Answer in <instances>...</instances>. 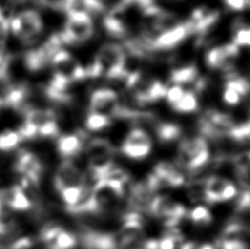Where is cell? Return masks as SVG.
Masks as SVG:
<instances>
[{
	"mask_svg": "<svg viewBox=\"0 0 250 249\" xmlns=\"http://www.w3.org/2000/svg\"><path fill=\"white\" fill-rule=\"evenodd\" d=\"M126 53L124 47L117 43L104 44L98 51L92 64L86 68L88 77L105 76L111 79L127 77Z\"/></svg>",
	"mask_w": 250,
	"mask_h": 249,
	"instance_id": "obj_1",
	"label": "cell"
},
{
	"mask_svg": "<svg viewBox=\"0 0 250 249\" xmlns=\"http://www.w3.org/2000/svg\"><path fill=\"white\" fill-rule=\"evenodd\" d=\"M88 168L96 181L104 179L114 165L115 147L109 140L97 137L86 146Z\"/></svg>",
	"mask_w": 250,
	"mask_h": 249,
	"instance_id": "obj_2",
	"label": "cell"
},
{
	"mask_svg": "<svg viewBox=\"0 0 250 249\" xmlns=\"http://www.w3.org/2000/svg\"><path fill=\"white\" fill-rule=\"evenodd\" d=\"M209 161V148L203 136H194L184 140L179 146L178 165L186 170L196 172Z\"/></svg>",
	"mask_w": 250,
	"mask_h": 249,
	"instance_id": "obj_3",
	"label": "cell"
},
{
	"mask_svg": "<svg viewBox=\"0 0 250 249\" xmlns=\"http://www.w3.org/2000/svg\"><path fill=\"white\" fill-rule=\"evenodd\" d=\"M9 31L24 43H32L43 31V20L35 10H24L13 16Z\"/></svg>",
	"mask_w": 250,
	"mask_h": 249,
	"instance_id": "obj_4",
	"label": "cell"
},
{
	"mask_svg": "<svg viewBox=\"0 0 250 249\" xmlns=\"http://www.w3.org/2000/svg\"><path fill=\"white\" fill-rule=\"evenodd\" d=\"M95 33L91 16L82 12L67 13L64 31L61 33L64 43H83L90 40Z\"/></svg>",
	"mask_w": 250,
	"mask_h": 249,
	"instance_id": "obj_5",
	"label": "cell"
},
{
	"mask_svg": "<svg viewBox=\"0 0 250 249\" xmlns=\"http://www.w3.org/2000/svg\"><path fill=\"white\" fill-rule=\"evenodd\" d=\"M148 211L151 215L163 219L168 228H175L187 215L186 208L182 204L166 195H157L151 199Z\"/></svg>",
	"mask_w": 250,
	"mask_h": 249,
	"instance_id": "obj_6",
	"label": "cell"
},
{
	"mask_svg": "<svg viewBox=\"0 0 250 249\" xmlns=\"http://www.w3.org/2000/svg\"><path fill=\"white\" fill-rule=\"evenodd\" d=\"M51 64L54 69V75L66 79L70 83L88 77L86 68L83 67L69 52L62 48L52 57Z\"/></svg>",
	"mask_w": 250,
	"mask_h": 249,
	"instance_id": "obj_7",
	"label": "cell"
},
{
	"mask_svg": "<svg viewBox=\"0 0 250 249\" xmlns=\"http://www.w3.org/2000/svg\"><path fill=\"white\" fill-rule=\"evenodd\" d=\"M234 126V120L229 114L216 110L208 111L200 120V128L203 133V137L221 139V137L229 136L230 130Z\"/></svg>",
	"mask_w": 250,
	"mask_h": 249,
	"instance_id": "obj_8",
	"label": "cell"
},
{
	"mask_svg": "<svg viewBox=\"0 0 250 249\" xmlns=\"http://www.w3.org/2000/svg\"><path fill=\"white\" fill-rule=\"evenodd\" d=\"M121 109L118 93L112 89L101 88L93 91L89 100V112L98 113L111 120L117 118Z\"/></svg>",
	"mask_w": 250,
	"mask_h": 249,
	"instance_id": "obj_9",
	"label": "cell"
},
{
	"mask_svg": "<svg viewBox=\"0 0 250 249\" xmlns=\"http://www.w3.org/2000/svg\"><path fill=\"white\" fill-rule=\"evenodd\" d=\"M151 139L148 133L140 127L132 128L122 143L121 152L132 159H143L151 152Z\"/></svg>",
	"mask_w": 250,
	"mask_h": 249,
	"instance_id": "obj_10",
	"label": "cell"
},
{
	"mask_svg": "<svg viewBox=\"0 0 250 249\" xmlns=\"http://www.w3.org/2000/svg\"><path fill=\"white\" fill-rule=\"evenodd\" d=\"M192 34L190 24L187 22H181L175 28L165 31L163 33L156 35L148 43H146V50L151 51H167L175 48L185 41Z\"/></svg>",
	"mask_w": 250,
	"mask_h": 249,
	"instance_id": "obj_11",
	"label": "cell"
},
{
	"mask_svg": "<svg viewBox=\"0 0 250 249\" xmlns=\"http://www.w3.org/2000/svg\"><path fill=\"white\" fill-rule=\"evenodd\" d=\"M237 195V188L226 178L211 176L204 182L203 197L208 203H220L229 201Z\"/></svg>",
	"mask_w": 250,
	"mask_h": 249,
	"instance_id": "obj_12",
	"label": "cell"
},
{
	"mask_svg": "<svg viewBox=\"0 0 250 249\" xmlns=\"http://www.w3.org/2000/svg\"><path fill=\"white\" fill-rule=\"evenodd\" d=\"M54 186L59 192L73 188H83L86 180L82 170L70 159H65L57 167L54 175Z\"/></svg>",
	"mask_w": 250,
	"mask_h": 249,
	"instance_id": "obj_13",
	"label": "cell"
},
{
	"mask_svg": "<svg viewBox=\"0 0 250 249\" xmlns=\"http://www.w3.org/2000/svg\"><path fill=\"white\" fill-rule=\"evenodd\" d=\"M239 56V47L234 43L213 47L205 55V62L212 69L229 70L233 68Z\"/></svg>",
	"mask_w": 250,
	"mask_h": 249,
	"instance_id": "obj_14",
	"label": "cell"
},
{
	"mask_svg": "<svg viewBox=\"0 0 250 249\" xmlns=\"http://www.w3.org/2000/svg\"><path fill=\"white\" fill-rule=\"evenodd\" d=\"M15 168L22 176V179L28 180L35 186L39 185L43 172V165L37 155L30 152L21 153L18 156Z\"/></svg>",
	"mask_w": 250,
	"mask_h": 249,
	"instance_id": "obj_15",
	"label": "cell"
},
{
	"mask_svg": "<svg viewBox=\"0 0 250 249\" xmlns=\"http://www.w3.org/2000/svg\"><path fill=\"white\" fill-rule=\"evenodd\" d=\"M82 243L84 249H120L123 248L119 235L87 232L83 235Z\"/></svg>",
	"mask_w": 250,
	"mask_h": 249,
	"instance_id": "obj_16",
	"label": "cell"
},
{
	"mask_svg": "<svg viewBox=\"0 0 250 249\" xmlns=\"http://www.w3.org/2000/svg\"><path fill=\"white\" fill-rule=\"evenodd\" d=\"M220 12L213 9H208L205 7H200L192 12L191 19L188 21L190 24L192 33L204 34L216 23Z\"/></svg>",
	"mask_w": 250,
	"mask_h": 249,
	"instance_id": "obj_17",
	"label": "cell"
},
{
	"mask_svg": "<svg viewBox=\"0 0 250 249\" xmlns=\"http://www.w3.org/2000/svg\"><path fill=\"white\" fill-rule=\"evenodd\" d=\"M0 200L3 204L16 211H26L32 208V201L26 194L25 190L22 189L20 186H13L3 190L0 193Z\"/></svg>",
	"mask_w": 250,
	"mask_h": 249,
	"instance_id": "obj_18",
	"label": "cell"
},
{
	"mask_svg": "<svg viewBox=\"0 0 250 249\" xmlns=\"http://www.w3.org/2000/svg\"><path fill=\"white\" fill-rule=\"evenodd\" d=\"M83 146V136L80 133L75 134H66L59 137L57 141V150L61 156L65 159H69L82 152Z\"/></svg>",
	"mask_w": 250,
	"mask_h": 249,
	"instance_id": "obj_19",
	"label": "cell"
},
{
	"mask_svg": "<svg viewBox=\"0 0 250 249\" xmlns=\"http://www.w3.org/2000/svg\"><path fill=\"white\" fill-rule=\"evenodd\" d=\"M199 72L194 65H184L171 70L170 83L173 86L184 88L187 84H194L199 81Z\"/></svg>",
	"mask_w": 250,
	"mask_h": 249,
	"instance_id": "obj_20",
	"label": "cell"
},
{
	"mask_svg": "<svg viewBox=\"0 0 250 249\" xmlns=\"http://www.w3.org/2000/svg\"><path fill=\"white\" fill-rule=\"evenodd\" d=\"M155 131L158 140L163 143H170L181 135V128L173 123H158Z\"/></svg>",
	"mask_w": 250,
	"mask_h": 249,
	"instance_id": "obj_21",
	"label": "cell"
},
{
	"mask_svg": "<svg viewBox=\"0 0 250 249\" xmlns=\"http://www.w3.org/2000/svg\"><path fill=\"white\" fill-rule=\"evenodd\" d=\"M171 106L173 110L180 113L194 112L199 108V100L198 97H196V93L192 91H186L181 99Z\"/></svg>",
	"mask_w": 250,
	"mask_h": 249,
	"instance_id": "obj_22",
	"label": "cell"
},
{
	"mask_svg": "<svg viewBox=\"0 0 250 249\" xmlns=\"http://www.w3.org/2000/svg\"><path fill=\"white\" fill-rule=\"evenodd\" d=\"M22 141L20 133L15 130H6L0 133V150L8 152L16 148Z\"/></svg>",
	"mask_w": 250,
	"mask_h": 249,
	"instance_id": "obj_23",
	"label": "cell"
},
{
	"mask_svg": "<svg viewBox=\"0 0 250 249\" xmlns=\"http://www.w3.org/2000/svg\"><path fill=\"white\" fill-rule=\"evenodd\" d=\"M111 121L112 120L108 117H104V115L89 112L86 120H84V125H86L87 130L96 132L104 130L105 127H109Z\"/></svg>",
	"mask_w": 250,
	"mask_h": 249,
	"instance_id": "obj_24",
	"label": "cell"
},
{
	"mask_svg": "<svg viewBox=\"0 0 250 249\" xmlns=\"http://www.w3.org/2000/svg\"><path fill=\"white\" fill-rule=\"evenodd\" d=\"M76 244H77V239L74 235L62 229L48 245H50V249H73Z\"/></svg>",
	"mask_w": 250,
	"mask_h": 249,
	"instance_id": "obj_25",
	"label": "cell"
},
{
	"mask_svg": "<svg viewBox=\"0 0 250 249\" xmlns=\"http://www.w3.org/2000/svg\"><path fill=\"white\" fill-rule=\"evenodd\" d=\"M190 220L193 222L195 225L199 226H207L212 223V214L208 208L199 206L191 210L189 213Z\"/></svg>",
	"mask_w": 250,
	"mask_h": 249,
	"instance_id": "obj_26",
	"label": "cell"
},
{
	"mask_svg": "<svg viewBox=\"0 0 250 249\" xmlns=\"http://www.w3.org/2000/svg\"><path fill=\"white\" fill-rule=\"evenodd\" d=\"M233 43L239 48L250 47V26H248V28H240L236 31Z\"/></svg>",
	"mask_w": 250,
	"mask_h": 249,
	"instance_id": "obj_27",
	"label": "cell"
},
{
	"mask_svg": "<svg viewBox=\"0 0 250 249\" xmlns=\"http://www.w3.org/2000/svg\"><path fill=\"white\" fill-rule=\"evenodd\" d=\"M223 100H224V102L227 104L236 105L243 100V97L240 96L235 89L230 88L229 86H225L224 92H223Z\"/></svg>",
	"mask_w": 250,
	"mask_h": 249,
	"instance_id": "obj_28",
	"label": "cell"
},
{
	"mask_svg": "<svg viewBox=\"0 0 250 249\" xmlns=\"http://www.w3.org/2000/svg\"><path fill=\"white\" fill-rule=\"evenodd\" d=\"M180 236L178 235L177 232L172 230L171 233H169L166 236L163 237L159 242V249H175L176 244L179 242Z\"/></svg>",
	"mask_w": 250,
	"mask_h": 249,
	"instance_id": "obj_29",
	"label": "cell"
},
{
	"mask_svg": "<svg viewBox=\"0 0 250 249\" xmlns=\"http://www.w3.org/2000/svg\"><path fill=\"white\" fill-rule=\"evenodd\" d=\"M185 92H186V90L182 87L172 86L170 88H168L166 99L169 104H170V105H173L181 99L182 96L185 95Z\"/></svg>",
	"mask_w": 250,
	"mask_h": 249,
	"instance_id": "obj_30",
	"label": "cell"
},
{
	"mask_svg": "<svg viewBox=\"0 0 250 249\" xmlns=\"http://www.w3.org/2000/svg\"><path fill=\"white\" fill-rule=\"evenodd\" d=\"M40 3L47 8L54 9V10H64L68 8L71 0H39Z\"/></svg>",
	"mask_w": 250,
	"mask_h": 249,
	"instance_id": "obj_31",
	"label": "cell"
},
{
	"mask_svg": "<svg viewBox=\"0 0 250 249\" xmlns=\"http://www.w3.org/2000/svg\"><path fill=\"white\" fill-rule=\"evenodd\" d=\"M221 249H247V245L239 238H225L221 243Z\"/></svg>",
	"mask_w": 250,
	"mask_h": 249,
	"instance_id": "obj_32",
	"label": "cell"
},
{
	"mask_svg": "<svg viewBox=\"0 0 250 249\" xmlns=\"http://www.w3.org/2000/svg\"><path fill=\"white\" fill-rule=\"evenodd\" d=\"M226 6L233 11H243L248 4H250V0H224Z\"/></svg>",
	"mask_w": 250,
	"mask_h": 249,
	"instance_id": "obj_33",
	"label": "cell"
},
{
	"mask_svg": "<svg viewBox=\"0 0 250 249\" xmlns=\"http://www.w3.org/2000/svg\"><path fill=\"white\" fill-rule=\"evenodd\" d=\"M9 69V56H7L2 50H0V79L7 77Z\"/></svg>",
	"mask_w": 250,
	"mask_h": 249,
	"instance_id": "obj_34",
	"label": "cell"
},
{
	"mask_svg": "<svg viewBox=\"0 0 250 249\" xmlns=\"http://www.w3.org/2000/svg\"><path fill=\"white\" fill-rule=\"evenodd\" d=\"M126 1L129 7L136 6L138 8H141L143 11L155 6V0H126Z\"/></svg>",
	"mask_w": 250,
	"mask_h": 249,
	"instance_id": "obj_35",
	"label": "cell"
},
{
	"mask_svg": "<svg viewBox=\"0 0 250 249\" xmlns=\"http://www.w3.org/2000/svg\"><path fill=\"white\" fill-rule=\"evenodd\" d=\"M2 207H3V203L1 202V200H0V235L4 234V233H6V230H7V225L4 224L3 221H2V216H3Z\"/></svg>",
	"mask_w": 250,
	"mask_h": 249,
	"instance_id": "obj_36",
	"label": "cell"
},
{
	"mask_svg": "<svg viewBox=\"0 0 250 249\" xmlns=\"http://www.w3.org/2000/svg\"><path fill=\"white\" fill-rule=\"evenodd\" d=\"M196 249H215L214 248L211 244H204V245H202V246H200L199 248H196Z\"/></svg>",
	"mask_w": 250,
	"mask_h": 249,
	"instance_id": "obj_37",
	"label": "cell"
},
{
	"mask_svg": "<svg viewBox=\"0 0 250 249\" xmlns=\"http://www.w3.org/2000/svg\"><path fill=\"white\" fill-rule=\"evenodd\" d=\"M248 122L250 123V109H249V120H248Z\"/></svg>",
	"mask_w": 250,
	"mask_h": 249,
	"instance_id": "obj_38",
	"label": "cell"
}]
</instances>
